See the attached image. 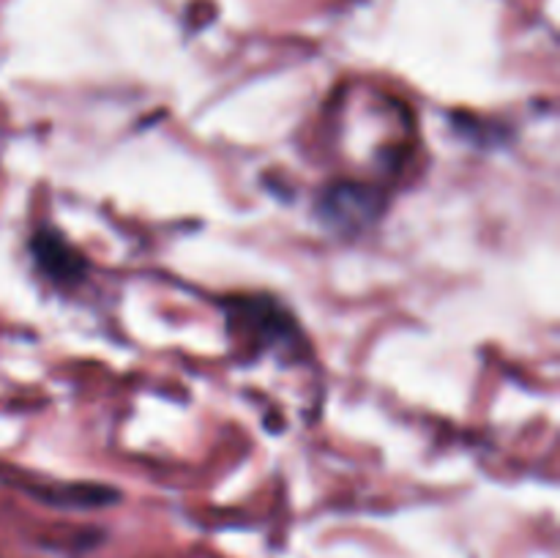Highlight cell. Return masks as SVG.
I'll list each match as a JSON object with an SVG mask.
<instances>
[{"mask_svg":"<svg viewBox=\"0 0 560 558\" xmlns=\"http://www.w3.org/2000/svg\"><path fill=\"white\" fill-rule=\"evenodd\" d=\"M320 219L339 233H359L370 228L383 211V195L364 184H337L323 191Z\"/></svg>","mask_w":560,"mask_h":558,"instance_id":"obj_1","label":"cell"},{"mask_svg":"<svg viewBox=\"0 0 560 558\" xmlns=\"http://www.w3.org/2000/svg\"><path fill=\"white\" fill-rule=\"evenodd\" d=\"M33 257H36L38 268H42L47 277H52L55 282H77L85 274V257L69 244V241L60 239V233H42L33 235Z\"/></svg>","mask_w":560,"mask_h":558,"instance_id":"obj_2","label":"cell"}]
</instances>
